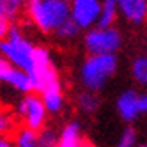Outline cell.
<instances>
[{
  "instance_id": "obj_1",
  "label": "cell",
  "mask_w": 147,
  "mask_h": 147,
  "mask_svg": "<svg viewBox=\"0 0 147 147\" xmlns=\"http://www.w3.org/2000/svg\"><path fill=\"white\" fill-rule=\"evenodd\" d=\"M25 12L35 27L51 33L71 17V5L68 0H27Z\"/></svg>"
},
{
  "instance_id": "obj_2",
  "label": "cell",
  "mask_w": 147,
  "mask_h": 147,
  "mask_svg": "<svg viewBox=\"0 0 147 147\" xmlns=\"http://www.w3.org/2000/svg\"><path fill=\"white\" fill-rule=\"evenodd\" d=\"M116 69H117V58L114 53L89 55L81 65L80 80L86 89L98 93L104 88L107 80L116 73Z\"/></svg>"
},
{
  "instance_id": "obj_3",
  "label": "cell",
  "mask_w": 147,
  "mask_h": 147,
  "mask_svg": "<svg viewBox=\"0 0 147 147\" xmlns=\"http://www.w3.org/2000/svg\"><path fill=\"white\" fill-rule=\"evenodd\" d=\"M35 45L28 40L23 30L18 25L12 23L8 35L0 40V55H3L13 66L30 71L33 66Z\"/></svg>"
},
{
  "instance_id": "obj_4",
  "label": "cell",
  "mask_w": 147,
  "mask_h": 147,
  "mask_svg": "<svg viewBox=\"0 0 147 147\" xmlns=\"http://www.w3.org/2000/svg\"><path fill=\"white\" fill-rule=\"evenodd\" d=\"M28 74H30L32 83H33V91H36V93H41L47 88L60 84V78H58V73H56L53 63H51L50 53L41 47L35 48L33 66L28 71Z\"/></svg>"
},
{
  "instance_id": "obj_5",
  "label": "cell",
  "mask_w": 147,
  "mask_h": 147,
  "mask_svg": "<svg viewBox=\"0 0 147 147\" xmlns=\"http://www.w3.org/2000/svg\"><path fill=\"white\" fill-rule=\"evenodd\" d=\"M122 36L119 30L113 27H98L89 28L84 36V48L89 55H104L116 53L121 48Z\"/></svg>"
},
{
  "instance_id": "obj_6",
  "label": "cell",
  "mask_w": 147,
  "mask_h": 147,
  "mask_svg": "<svg viewBox=\"0 0 147 147\" xmlns=\"http://www.w3.org/2000/svg\"><path fill=\"white\" fill-rule=\"evenodd\" d=\"M47 113L48 109L41 99V96H38V94L28 93L18 104V114L22 116L25 126L32 127L35 131L43 129L45 121H47Z\"/></svg>"
},
{
  "instance_id": "obj_7",
  "label": "cell",
  "mask_w": 147,
  "mask_h": 147,
  "mask_svg": "<svg viewBox=\"0 0 147 147\" xmlns=\"http://www.w3.org/2000/svg\"><path fill=\"white\" fill-rule=\"evenodd\" d=\"M71 5V18H73L80 28L89 30L98 23L101 13V3L99 0H69Z\"/></svg>"
},
{
  "instance_id": "obj_8",
  "label": "cell",
  "mask_w": 147,
  "mask_h": 147,
  "mask_svg": "<svg viewBox=\"0 0 147 147\" xmlns=\"http://www.w3.org/2000/svg\"><path fill=\"white\" fill-rule=\"evenodd\" d=\"M119 13L134 25L147 22V0H117Z\"/></svg>"
},
{
  "instance_id": "obj_9",
  "label": "cell",
  "mask_w": 147,
  "mask_h": 147,
  "mask_svg": "<svg viewBox=\"0 0 147 147\" xmlns=\"http://www.w3.org/2000/svg\"><path fill=\"white\" fill-rule=\"evenodd\" d=\"M117 113L122 117V121L126 122H132L137 116L140 114V107H139V94L136 93L134 89H127L117 98L116 102Z\"/></svg>"
},
{
  "instance_id": "obj_10",
  "label": "cell",
  "mask_w": 147,
  "mask_h": 147,
  "mask_svg": "<svg viewBox=\"0 0 147 147\" xmlns=\"http://www.w3.org/2000/svg\"><path fill=\"white\" fill-rule=\"evenodd\" d=\"M60 147H89L81 140V127L78 122H69L65 126L60 136Z\"/></svg>"
},
{
  "instance_id": "obj_11",
  "label": "cell",
  "mask_w": 147,
  "mask_h": 147,
  "mask_svg": "<svg viewBox=\"0 0 147 147\" xmlns=\"http://www.w3.org/2000/svg\"><path fill=\"white\" fill-rule=\"evenodd\" d=\"M41 99L47 106L48 113H56L60 111L61 106H63V93H61V84H56V86L47 88L45 91L40 93Z\"/></svg>"
},
{
  "instance_id": "obj_12",
  "label": "cell",
  "mask_w": 147,
  "mask_h": 147,
  "mask_svg": "<svg viewBox=\"0 0 147 147\" xmlns=\"http://www.w3.org/2000/svg\"><path fill=\"white\" fill-rule=\"evenodd\" d=\"M119 13V5L117 0H104L101 5V13L98 18V27H113V23L117 18Z\"/></svg>"
},
{
  "instance_id": "obj_13",
  "label": "cell",
  "mask_w": 147,
  "mask_h": 147,
  "mask_svg": "<svg viewBox=\"0 0 147 147\" xmlns=\"http://www.w3.org/2000/svg\"><path fill=\"white\" fill-rule=\"evenodd\" d=\"M15 146L17 147H38V131L23 126L15 134Z\"/></svg>"
},
{
  "instance_id": "obj_14",
  "label": "cell",
  "mask_w": 147,
  "mask_h": 147,
  "mask_svg": "<svg viewBox=\"0 0 147 147\" xmlns=\"http://www.w3.org/2000/svg\"><path fill=\"white\" fill-rule=\"evenodd\" d=\"M27 0H0V12L7 17L8 20L13 22L20 12L25 8Z\"/></svg>"
},
{
  "instance_id": "obj_15",
  "label": "cell",
  "mask_w": 147,
  "mask_h": 147,
  "mask_svg": "<svg viewBox=\"0 0 147 147\" xmlns=\"http://www.w3.org/2000/svg\"><path fill=\"white\" fill-rule=\"evenodd\" d=\"M132 76L140 86L147 88V55L137 56L132 63Z\"/></svg>"
},
{
  "instance_id": "obj_16",
  "label": "cell",
  "mask_w": 147,
  "mask_h": 147,
  "mask_svg": "<svg viewBox=\"0 0 147 147\" xmlns=\"http://www.w3.org/2000/svg\"><path fill=\"white\" fill-rule=\"evenodd\" d=\"M78 106L84 113H94L98 109V106H99V98L94 94V91L88 89L86 93L78 94Z\"/></svg>"
},
{
  "instance_id": "obj_17",
  "label": "cell",
  "mask_w": 147,
  "mask_h": 147,
  "mask_svg": "<svg viewBox=\"0 0 147 147\" xmlns=\"http://www.w3.org/2000/svg\"><path fill=\"white\" fill-rule=\"evenodd\" d=\"M80 30H81L80 25H78L71 17H69V18H68L61 27H58V30H56L55 33H56V36H58L60 40H71V38H74V36L78 35Z\"/></svg>"
},
{
  "instance_id": "obj_18",
  "label": "cell",
  "mask_w": 147,
  "mask_h": 147,
  "mask_svg": "<svg viewBox=\"0 0 147 147\" xmlns=\"http://www.w3.org/2000/svg\"><path fill=\"white\" fill-rule=\"evenodd\" d=\"M38 147H60V137L51 129H40L38 131Z\"/></svg>"
},
{
  "instance_id": "obj_19",
  "label": "cell",
  "mask_w": 147,
  "mask_h": 147,
  "mask_svg": "<svg viewBox=\"0 0 147 147\" xmlns=\"http://www.w3.org/2000/svg\"><path fill=\"white\" fill-rule=\"evenodd\" d=\"M136 140H137L136 131L132 127H126L122 131V134H121L119 140H117V147H134L136 146Z\"/></svg>"
},
{
  "instance_id": "obj_20",
  "label": "cell",
  "mask_w": 147,
  "mask_h": 147,
  "mask_svg": "<svg viewBox=\"0 0 147 147\" xmlns=\"http://www.w3.org/2000/svg\"><path fill=\"white\" fill-rule=\"evenodd\" d=\"M8 129H10V121H8V117L5 114L0 113V136H3Z\"/></svg>"
},
{
  "instance_id": "obj_21",
  "label": "cell",
  "mask_w": 147,
  "mask_h": 147,
  "mask_svg": "<svg viewBox=\"0 0 147 147\" xmlns=\"http://www.w3.org/2000/svg\"><path fill=\"white\" fill-rule=\"evenodd\" d=\"M139 107H140V113H147V94L139 96Z\"/></svg>"
},
{
  "instance_id": "obj_22",
  "label": "cell",
  "mask_w": 147,
  "mask_h": 147,
  "mask_svg": "<svg viewBox=\"0 0 147 147\" xmlns=\"http://www.w3.org/2000/svg\"><path fill=\"white\" fill-rule=\"evenodd\" d=\"M0 147H13V146H12V142H10L7 137L2 136V137H0Z\"/></svg>"
},
{
  "instance_id": "obj_23",
  "label": "cell",
  "mask_w": 147,
  "mask_h": 147,
  "mask_svg": "<svg viewBox=\"0 0 147 147\" xmlns=\"http://www.w3.org/2000/svg\"><path fill=\"white\" fill-rule=\"evenodd\" d=\"M139 147H147V144H144V146H139Z\"/></svg>"
}]
</instances>
